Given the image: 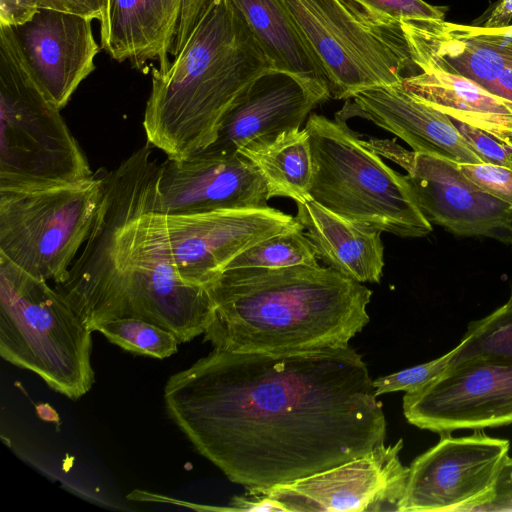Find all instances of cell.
Listing matches in <instances>:
<instances>
[{"label": "cell", "instance_id": "cell-1", "mask_svg": "<svg viewBox=\"0 0 512 512\" xmlns=\"http://www.w3.org/2000/svg\"><path fill=\"white\" fill-rule=\"evenodd\" d=\"M170 418L233 483L268 488L385 443L386 419L349 345L289 352L213 349L164 388Z\"/></svg>", "mask_w": 512, "mask_h": 512}, {"label": "cell", "instance_id": "cell-30", "mask_svg": "<svg viewBox=\"0 0 512 512\" xmlns=\"http://www.w3.org/2000/svg\"><path fill=\"white\" fill-rule=\"evenodd\" d=\"M459 345L441 357L373 380L375 395L416 391L441 375L450 365Z\"/></svg>", "mask_w": 512, "mask_h": 512}, {"label": "cell", "instance_id": "cell-34", "mask_svg": "<svg viewBox=\"0 0 512 512\" xmlns=\"http://www.w3.org/2000/svg\"><path fill=\"white\" fill-rule=\"evenodd\" d=\"M209 1L210 0H183L177 34L171 53L174 57L185 45Z\"/></svg>", "mask_w": 512, "mask_h": 512}, {"label": "cell", "instance_id": "cell-22", "mask_svg": "<svg viewBox=\"0 0 512 512\" xmlns=\"http://www.w3.org/2000/svg\"><path fill=\"white\" fill-rule=\"evenodd\" d=\"M297 204L296 219L327 267L360 283H379L384 268L381 231L344 218L310 197Z\"/></svg>", "mask_w": 512, "mask_h": 512}, {"label": "cell", "instance_id": "cell-17", "mask_svg": "<svg viewBox=\"0 0 512 512\" xmlns=\"http://www.w3.org/2000/svg\"><path fill=\"white\" fill-rule=\"evenodd\" d=\"M329 98L295 75L268 70L229 109L207 149L234 154L252 142L300 129L311 111Z\"/></svg>", "mask_w": 512, "mask_h": 512}, {"label": "cell", "instance_id": "cell-12", "mask_svg": "<svg viewBox=\"0 0 512 512\" xmlns=\"http://www.w3.org/2000/svg\"><path fill=\"white\" fill-rule=\"evenodd\" d=\"M406 420L435 433L512 424V358L479 355L456 363L403 396Z\"/></svg>", "mask_w": 512, "mask_h": 512}, {"label": "cell", "instance_id": "cell-29", "mask_svg": "<svg viewBox=\"0 0 512 512\" xmlns=\"http://www.w3.org/2000/svg\"><path fill=\"white\" fill-rule=\"evenodd\" d=\"M108 0H0V24L16 25L28 20L38 9H54L98 19L106 16Z\"/></svg>", "mask_w": 512, "mask_h": 512}, {"label": "cell", "instance_id": "cell-26", "mask_svg": "<svg viewBox=\"0 0 512 512\" xmlns=\"http://www.w3.org/2000/svg\"><path fill=\"white\" fill-rule=\"evenodd\" d=\"M94 331L100 332L109 342L126 351L158 359L176 353L180 343L169 330L134 317L105 321L96 326Z\"/></svg>", "mask_w": 512, "mask_h": 512}, {"label": "cell", "instance_id": "cell-25", "mask_svg": "<svg viewBox=\"0 0 512 512\" xmlns=\"http://www.w3.org/2000/svg\"><path fill=\"white\" fill-rule=\"evenodd\" d=\"M314 245L298 228L268 237L247 248L229 262L230 268H282L297 265L319 266Z\"/></svg>", "mask_w": 512, "mask_h": 512}, {"label": "cell", "instance_id": "cell-2", "mask_svg": "<svg viewBox=\"0 0 512 512\" xmlns=\"http://www.w3.org/2000/svg\"><path fill=\"white\" fill-rule=\"evenodd\" d=\"M159 166L149 144L105 171L103 197L68 278L55 289L92 332L122 317L152 322L180 343L204 334L213 302L184 282L170 254L158 207Z\"/></svg>", "mask_w": 512, "mask_h": 512}, {"label": "cell", "instance_id": "cell-28", "mask_svg": "<svg viewBox=\"0 0 512 512\" xmlns=\"http://www.w3.org/2000/svg\"><path fill=\"white\" fill-rule=\"evenodd\" d=\"M364 23L377 33L407 20H442L447 7L424 0H343Z\"/></svg>", "mask_w": 512, "mask_h": 512}, {"label": "cell", "instance_id": "cell-18", "mask_svg": "<svg viewBox=\"0 0 512 512\" xmlns=\"http://www.w3.org/2000/svg\"><path fill=\"white\" fill-rule=\"evenodd\" d=\"M400 28L413 58L470 79L490 92L512 64V24L490 28L442 20H407Z\"/></svg>", "mask_w": 512, "mask_h": 512}, {"label": "cell", "instance_id": "cell-9", "mask_svg": "<svg viewBox=\"0 0 512 512\" xmlns=\"http://www.w3.org/2000/svg\"><path fill=\"white\" fill-rule=\"evenodd\" d=\"M302 39L320 65L336 100L398 83L418 72L400 53L364 23L343 0H281Z\"/></svg>", "mask_w": 512, "mask_h": 512}, {"label": "cell", "instance_id": "cell-10", "mask_svg": "<svg viewBox=\"0 0 512 512\" xmlns=\"http://www.w3.org/2000/svg\"><path fill=\"white\" fill-rule=\"evenodd\" d=\"M509 448L507 439L491 437L484 429L463 437L441 434L409 466L399 512H476L492 500Z\"/></svg>", "mask_w": 512, "mask_h": 512}, {"label": "cell", "instance_id": "cell-3", "mask_svg": "<svg viewBox=\"0 0 512 512\" xmlns=\"http://www.w3.org/2000/svg\"><path fill=\"white\" fill-rule=\"evenodd\" d=\"M207 290L214 309L204 341L221 351L345 347L370 320L372 291L329 267L230 268Z\"/></svg>", "mask_w": 512, "mask_h": 512}, {"label": "cell", "instance_id": "cell-19", "mask_svg": "<svg viewBox=\"0 0 512 512\" xmlns=\"http://www.w3.org/2000/svg\"><path fill=\"white\" fill-rule=\"evenodd\" d=\"M351 99L340 114L371 121L413 151L455 163H484L451 118L416 98L401 81L361 91Z\"/></svg>", "mask_w": 512, "mask_h": 512}, {"label": "cell", "instance_id": "cell-27", "mask_svg": "<svg viewBox=\"0 0 512 512\" xmlns=\"http://www.w3.org/2000/svg\"><path fill=\"white\" fill-rule=\"evenodd\" d=\"M451 363L479 355L512 358V297L489 315L469 323Z\"/></svg>", "mask_w": 512, "mask_h": 512}, {"label": "cell", "instance_id": "cell-6", "mask_svg": "<svg viewBox=\"0 0 512 512\" xmlns=\"http://www.w3.org/2000/svg\"><path fill=\"white\" fill-rule=\"evenodd\" d=\"M304 128L313 160L311 199L344 218L399 237H423L432 231L405 176L364 145L345 120L311 113Z\"/></svg>", "mask_w": 512, "mask_h": 512}, {"label": "cell", "instance_id": "cell-37", "mask_svg": "<svg viewBox=\"0 0 512 512\" xmlns=\"http://www.w3.org/2000/svg\"><path fill=\"white\" fill-rule=\"evenodd\" d=\"M491 92L512 100V64L501 72Z\"/></svg>", "mask_w": 512, "mask_h": 512}, {"label": "cell", "instance_id": "cell-31", "mask_svg": "<svg viewBox=\"0 0 512 512\" xmlns=\"http://www.w3.org/2000/svg\"><path fill=\"white\" fill-rule=\"evenodd\" d=\"M458 167L483 191L512 208V169L488 163H458Z\"/></svg>", "mask_w": 512, "mask_h": 512}, {"label": "cell", "instance_id": "cell-38", "mask_svg": "<svg viewBox=\"0 0 512 512\" xmlns=\"http://www.w3.org/2000/svg\"><path fill=\"white\" fill-rule=\"evenodd\" d=\"M38 415L48 421L58 420L57 413L54 411L52 407L47 404H43L37 407Z\"/></svg>", "mask_w": 512, "mask_h": 512}, {"label": "cell", "instance_id": "cell-33", "mask_svg": "<svg viewBox=\"0 0 512 512\" xmlns=\"http://www.w3.org/2000/svg\"><path fill=\"white\" fill-rule=\"evenodd\" d=\"M512 511V458L507 457L499 472L492 500L476 512Z\"/></svg>", "mask_w": 512, "mask_h": 512}, {"label": "cell", "instance_id": "cell-13", "mask_svg": "<svg viewBox=\"0 0 512 512\" xmlns=\"http://www.w3.org/2000/svg\"><path fill=\"white\" fill-rule=\"evenodd\" d=\"M403 440L327 470L248 494L270 498L284 512L398 511L409 467L402 464Z\"/></svg>", "mask_w": 512, "mask_h": 512}, {"label": "cell", "instance_id": "cell-20", "mask_svg": "<svg viewBox=\"0 0 512 512\" xmlns=\"http://www.w3.org/2000/svg\"><path fill=\"white\" fill-rule=\"evenodd\" d=\"M183 0H108L100 25L101 48L113 59L129 60L134 68L148 61L166 70L170 61Z\"/></svg>", "mask_w": 512, "mask_h": 512}, {"label": "cell", "instance_id": "cell-11", "mask_svg": "<svg viewBox=\"0 0 512 512\" xmlns=\"http://www.w3.org/2000/svg\"><path fill=\"white\" fill-rule=\"evenodd\" d=\"M362 142L408 172L405 179L431 224L457 236L512 244V208L468 179L458 163L409 151L393 140L370 137Z\"/></svg>", "mask_w": 512, "mask_h": 512}, {"label": "cell", "instance_id": "cell-36", "mask_svg": "<svg viewBox=\"0 0 512 512\" xmlns=\"http://www.w3.org/2000/svg\"><path fill=\"white\" fill-rule=\"evenodd\" d=\"M511 20L512 0H500L492 7L487 16L484 15L477 21L481 26L497 28L508 26Z\"/></svg>", "mask_w": 512, "mask_h": 512}, {"label": "cell", "instance_id": "cell-24", "mask_svg": "<svg viewBox=\"0 0 512 512\" xmlns=\"http://www.w3.org/2000/svg\"><path fill=\"white\" fill-rule=\"evenodd\" d=\"M238 152L257 168L271 198L286 197L298 203L310 197L313 160L305 128L252 142Z\"/></svg>", "mask_w": 512, "mask_h": 512}, {"label": "cell", "instance_id": "cell-8", "mask_svg": "<svg viewBox=\"0 0 512 512\" xmlns=\"http://www.w3.org/2000/svg\"><path fill=\"white\" fill-rule=\"evenodd\" d=\"M104 172L35 190H0V254L25 272L63 283L86 242L104 192Z\"/></svg>", "mask_w": 512, "mask_h": 512}, {"label": "cell", "instance_id": "cell-4", "mask_svg": "<svg viewBox=\"0 0 512 512\" xmlns=\"http://www.w3.org/2000/svg\"><path fill=\"white\" fill-rule=\"evenodd\" d=\"M272 66L230 0H210L169 67L152 70L143 127L168 158L200 153L242 93Z\"/></svg>", "mask_w": 512, "mask_h": 512}, {"label": "cell", "instance_id": "cell-23", "mask_svg": "<svg viewBox=\"0 0 512 512\" xmlns=\"http://www.w3.org/2000/svg\"><path fill=\"white\" fill-rule=\"evenodd\" d=\"M230 1L250 27L272 69L295 75L330 95L320 65L281 0Z\"/></svg>", "mask_w": 512, "mask_h": 512}, {"label": "cell", "instance_id": "cell-15", "mask_svg": "<svg viewBox=\"0 0 512 512\" xmlns=\"http://www.w3.org/2000/svg\"><path fill=\"white\" fill-rule=\"evenodd\" d=\"M158 207L164 215H190L225 209L267 208L268 186L239 152L211 149L159 166Z\"/></svg>", "mask_w": 512, "mask_h": 512}, {"label": "cell", "instance_id": "cell-16", "mask_svg": "<svg viewBox=\"0 0 512 512\" xmlns=\"http://www.w3.org/2000/svg\"><path fill=\"white\" fill-rule=\"evenodd\" d=\"M92 18L54 9H38L28 20L7 25L30 75L59 110L95 69L99 51Z\"/></svg>", "mask_w": 512, "mask_h": 512}, {"label": "cell", "instance_id": "cell-5", "mask_svg": "<svg viewBox=\"0 0 512 512\" xmlns=\"http://www.w3.org/2000/svg\"><path fill=\"white\" fill-rule=\"evenodd\" d=\"M92 331L66 299L0 254V355L76 400L94 383Z\"/></svg>", "mask_w": 512, "mask_h": 512}, {"label": "cell", "instance_id": "cell-7", "mask_svg": "<svg viewBox=\"0 0 512 512\" xmlns=\"http://www.w3.org/2000/svg\"><path fill=\"white\" fill-rule=\"evenodd\" d=\"M93 176L60 110L27 70L0 24V190H35Z\"/></svg>", "mask_w": 512, "mask_h": 512}, {"label": "cell", "instance_id": "cell-14", "mask_svg": "<svg viewBox=\"0 0 512 512\" xmlns=\"http://www.w3.org/2000/svg\"><path fill=\"white\" fill-rule=\"evenodd\" d=\"M164 225L179 277L206 289L247 248L301 226L296 217L270 206L164 215Z\"/></svg>", "mask_w": 512, "mask_h": 512}, {"label": "cell", "instance_id": "cell-21", "mask_svg": "<svg viewBox=\"0 0 512 512\" xmlns=\"http://www.w3.org/2000/svg\"><path fill=\"white\" fill-rule=\"evenodd\" d=\"M412 62L418 72L401 80L407 91L449 118L512 146V100L423 59Z\"/></svg>", "mask_w": 512, "mask_h": 512}, {"label": "cell", "instance_id": "cell-32", "mask_svg": "<svg viewBox=\"0 0 512 512\" xmlns=\"http://www.w3.org/2000/svg\"><path fill=\"white\" fill-rule=\"evenodd\" d=\"M454 125L466 142L478 154L484 163L512 169V146L499 141L491 135L453 120Z\"/></svg>", "mask_w": 512, "mask_h": 512}, {"label": "cell", "instance_id": "cell-35", "mask_svg": "<svg viewBox=\"0 0 512 512\" xmlns=\"http://www.w3.org/2000/svg\"><path fill=\"white\" fill-rule=\"evenodd\" d=\"M231 504L233 511L284 512L283 508L274 500L248 493L245 496L234 497Z\"/></svg>", "mask_w": 512, "mask_h": 512}]
</instances>
